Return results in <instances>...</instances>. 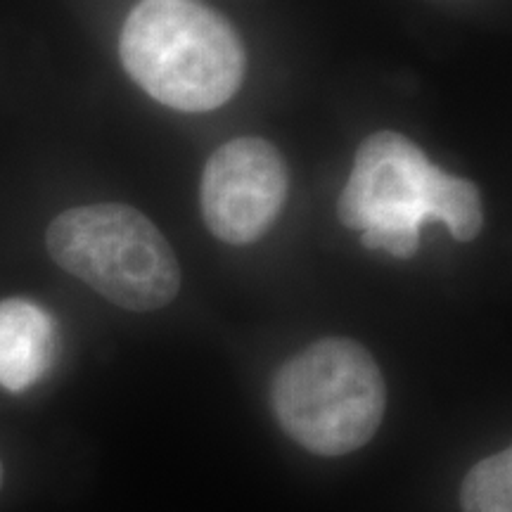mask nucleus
<instances>
[{
	"label": "nucleus",
	"instance_id": "7ed1b4c3",
	"mask_svg": "<svg viewBox=\"0 0 512 512\" xmlns=\"http://www.w3.org/2000/svg\"><path fill=\"white\" fill-rule=\"evenodd\" d=\"M280 427L318 456H344L375 437L387 411V384L354 339L325 337L292 356L271 389Z\"/></svg>",
	"mask_w": 512,
	"mask_h": 512
},
{
	"label": "nucleus",
	"instance_id": "423d86ee",
	"mask_svg": "<svg viewBox=\"0 0 512 512\" xmlns=\"http://www.w3.org/2000/svg\"><path fill=\"white\" fill-rule=\"evenodd\" d=\"M55 356V323L27 299L0 302V387L24 392L48 373Z\"/></svg>",
	"mask_w": 512,
	"mask_h": 512
},
{
	"label": "nucleus",
	"instance_id": "6e6552de",
	"mask_svg": "<svg viewBox=\"0 0 512 512\" xmlns=\"http://www.w3.org/2000/svg\"><path fill=\"white\" fill-rule=\"evenodd\" d=\"M0 486H3V463H0Z\"/></svg>",
	"mask_w": 512,
	"mask_h": 512
},
{
	"label": "nucleus",
	"instance_id": "f03ea898",
	"mask_svg": "<svg viewBox=\"0 0 512 512\" xmlns=\"http://www.w3.org/2000/svg\"><path fill=\"white\" fill-rule=\"evenodd\" d=\"M119 55L150 98L178 112L226 105L245 76L238 31L200 0H140L121 27Z\"/></svg>",
	"mask_w": 512,
	"mask_h": 512
},
{
	"label": "nucleus",
	"instance_id": "20e7f679",
	"mask_svg": "<svg viewBox=\"0 0 512 512\" xmlns=\"http://www.w3.org/2000/svg\"><path fill=\"white\" fill-rule=\"evenodd\" d=\"M53 261L107 302L128 311H157L181 290V266L159 228L126 204L67 209L48 226Z\"/></svg>",
	"mask_w": 512,
	"mask_h": 512
},
{
	"label": "nucleus",
	"instance_id": "0eeeda50",
	"mask_svg": "<svg viewBox=\"0 0 512 512\" xmlns=\"http://www.w3.org/2000/svg\"><path fill=\"white\" fill-rule=\"evenodd\" d=\"M460 503H463V512H512L510 448L479 460L467 472Z\"/></svg>",
	"mask_w": 512,
	"mask_h": 512
},
{
	"label": "nucleus",
	"instance_id": "f257e3e1",
	"mask_svg": "<svg viewBox=\"0 0 512 512\" xmlns=\"http://www.w3.org/2000/svg\"><path fill=\"white\" fill-rule=\"evenodd\" d=\"M337 216L363 230V245L411 259L420 226L441 221L458 242H470L484 226L482 195L467 178L446 174L411 138L380 131L358 147L354 169L337 202Z\"/></svg>",
	"mask_w": 512,
	"mask_h": 512
},
{
	"label": "nucleus",
	"instance_id": "39448f33",
	"mask_svg": "<svg viewBox=\"0 0 512 512\" xmlns=\"http://www.w3.org/2000/svg\"><path fill=\"white\" fill-rule=\"evenodd\" d=\"M290 174L280 150L264 138H235L204 166V223L228 245H249L271 230L285 207Z\"/></svg>",
	"mask_w": 512,
	"mask_h": 512
}]
</instances>
